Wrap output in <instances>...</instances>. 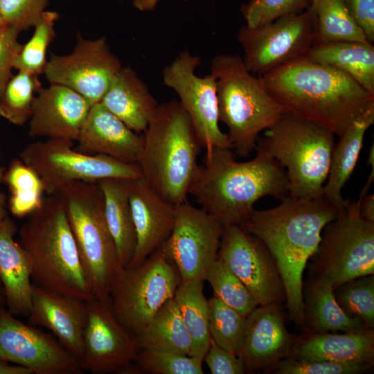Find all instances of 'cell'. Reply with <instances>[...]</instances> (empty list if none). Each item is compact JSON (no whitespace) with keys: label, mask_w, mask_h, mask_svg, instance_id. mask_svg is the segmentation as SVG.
<instances>
[{"label":"cell","mask_w":374,"mask_h":374,"mask_svg":"<svg viewBox=\"0 0 374 374\" xmlns=\"http://www.w3.org/2000/svg\"><path fill=\"white\" fill-rule=\"evenodd\" d=\"M0 374H33V373L26 367L0 361Z\"/></svg>","instance_id":"48"},{"label":"cell","mask_w":374,"mask_h":374,"mask_svg":"<svg viewBox=\"0 0 374 374\" xmlns=\"http://www.w3.org/2000/svg\"><path fill=\"white\" fill-rule=\"evenodd\" d=\"M204 280L181 282L174 296L191 339L190 356L204 361L211 338L208 329V303L204 294Z\"/></svg>","instance_id":"32"},{"label":"cell","mask_w":374,"mask_h":374,"mask_svg":"<svg viewBox=\"0 0 374 374\" xmlns=\"http://www.w3.org/2000/svg\"><path fill=\"white\" fill-rule=\"evenodd\" d=\"M3 181L10 191L9 208L14 216H28L42 204L45 193L43 182L37 172L20 159L10 162Z\"/></svg>","instance_id":"34"},{"label":"cell","mask_w":374,"mask_h":374,"mask_svg":"<svg viewBox=\"0 0 374 374\" xmlns=\"http://www.w3.org/2000/svg\"><path fill=\"white\" fill-rule=\"evenodd\" d=\"M76 141L77 150L81 152L138 164L143 135L132 130L98 103L91 105Z\"/></svg>","instance_id":"23"},{"label":"cell","mask_w":374,"mask_h":374,"mask_svg":"<svg viewBox=\"0 0 374 374\" xmlns=\"http://www.w3.org/2000/svg\"><path fill=\"white\" fill-rule=\"evenodd\" d=\"M158 1L159 0H133V4L134 7L140 11H150L154 9Z\"/></svg>","instance_id":"49"},{"label":"cell","mask_w":374,"mask_h":374,"mask_svg":"<svg viewBox=\"0 0 374 374\" xmlns=\"http://www.w3.org/2000/svg\"><path fill=\"white\" fill-rule=\"evenodd\" d=\"M224 226L201 208L185 201L175 205V220L159 249L177 268L181 282L203 279L217 258Z\"/></svg>","instance_id":"14"},{"label":"cell","mask_w":374,"mask_h":374,"mask_svg":"<svg viewBox=\"0 0 374 374\" xmlns=\"http://www.w3.org/2000/svg\"><path fill=\"white\" fill-rule=\"evenodd\" d=\"M139 350L136 337L114 317L109 299L87 302L83 352L79 360L82 370L95 374L134 371L131 365Z\"/></svg>","instance_id":"17"},{"label":"cell","mask_w":374,"mask_h":374,"mask_svg":"<svg viewBox=\"0 0 374 374\" xmlns=\"http://www.w3.org/2000/svg\"><path fill=\"white\" fill-rule=\"evenodd\" d=\"M312 0H251L241 12L248 27L255 28L310 8Z\"/></svg>","instance_id":"41"},{"label":"cell","mask_w":374,"mask_h":374,"mask_svg":"<svg viewBox=\"0 0 374 374\" xmlns=\"http://www.w3.org/2000/svg\"><path fill=\"white\" fill-rule=\"evenodd\" d=\"M290 356L302 359L373 364V329L344 334L308 333L295 341Z\"/></svg>","instance_id":"26"},{"label":"cell","mask_w":374,"mask_h":374,"mask_svg":"<svg viewBox=\"0 0 374 374\" xmlns=\"http://www.w3.org/2000/svg\"><path fill=\"white\" fill-rule=\"evenodd\" d=\"M200 64L199 56L183 51L163 69V82L179 96L206 152L215 147L232 149L227 134L219 127L215 77L211 73L197 76Z\"/></svg>","instance_id":"13"},{"label":"cell","mask_w":374,"mask_h":374,"mask_svg":"<svg viewBox=\"0 0 374 374\" xmlns=\"http://www.w3.org/2000/svg\"><path fill=\"white\" fill-rule=\"evenodd\" d=\"M132 180L109 178L98 182L104 195L106 221L116 245L119 269L130 265L136 247L129 199Z\"/></svg>","instance_id":"27"},{"label":"cell","mask_w":374,"mask_h":374,"mask_svg":"<svg viewBox=\"0 0 374 374\" xmlns=\"http://www.w3.org/2000/svg\"><path fill=\"white\" fill-rule=\"evenodd\" d=\"M180 283L177 268L158 249L139 265L119 269L109 295L112 311L136 337L174 297Z\"/></svg>","instance_id":"10"},{"label":"cell","mask_w":374,"mask_h":374,"mask_svg":"<svg viewBox=\"0 0 374 374\" xmlns=\"http://www.w3.org/2000/svg\"><path fill=\"white\" fill-rule=\"evenodd\" d=\"M294 342L278 305H258L247 317L244 344L238 357L248 373L270 368L290 355Z\"/></svg>","instance_id":"20"},{"label":"cell","mask_w":374,"mask_h":374,"mask_svg":"<svg viewBox=\"0 0 374 374\" xmlns=\"http://www.w3.org/2000/svg\"><path fill=\"white\" fill-rule=\"evenodd\" d=\"M73 143L47 139L28 144L19 153V159L42 179L47 195H56L62 187L75 181L98 183L109 178L137 179L143 177L137 163L85 154L75 150Z\"/></svg>","instance_id":"11"},{"label":"cell","mask_w":374,"mask_h":374,"mask_svg":"<svg viewBox=\"0 0 374 374\" xmlns=\"http://www.w3.org/2000/svg\"><path fill=\"white\" fill-rule=\"evenodd\" d=\"M16 232V224L9 216L0 219V280L8 311L17 317H28L33 283L27 255L15 240Z\"/></svg>","instance_id":"24"},{"label":"cell","mask_w":374,"mask_h":374,"mask_svg":"<svg viewBox=\"0 0 374 374\" xmlns=\"http://www.w3.org/2000/svg\"><path fill=\"white\" fill-rule=\"evenodd\" d=\"M143 135L138 161L143 178L168 202L186 201L202 147L179 100L159 105Z\"/></svg>","instance_id":"5"},{"label":"cell","mask_w":374,"mask_h":374,"mask_svg":"<svg viewBox=\"0 0 374 374\" xmlns=\"http://www.w3.org/2000/svg\"><path fill=\"white\" fill-rule=\"evenodd\" d=\"M135 337L140 350H165L190 356L191 339L174 297Z\"/></svg>","instance_id":"31"},{"label":"cell","mask_w":374,"mask_h":374,"mask_svg":"<svg viewBox=\"0 0 374 374\" xmlns=\"http://www.w3.org/2000/svg\"><path fill=\"white\" fill-rule=\"evenodd\" d=\"M5 169L0 165V183L3 181ZM7 211L6 210V196L3 193H0V219L6 217Z\"/></svg>","instance_id":"50"},{"label":"cell","mask_w":374,"mask_h":374,"mask_svg":"<svg viewBox=\"0 0 374 374\" xmlns=\"http://www.w3.org/2000/svg\"><path fill=\"white\" fill-rule=\"evenodd\" d=\"M19 32L12 26L0 32V97L12 76L14 60L22 46L17 39Z\"/></svg>","instance_id":"44"},{"label":"cell","mask_w":374,"mask_h":374,"mask_svg":"<svg viewBox=\"0 0 374 374\" xmlns=\"http://www.w3.org/2000/svg\"><path fill=\"white\" fill-rule=\"evenodd\" d=\"M28 317L30 324L51 330L65 349L80 360L87 320L86 301L48 291L33 283Z\"/></svg>","instance_id":"21"},{"label":"cell","mask_w":374,"mask_h":374,"mask_svg":"<svg viewBox=\"0 0 374 374\" xmlns=\"http://www.w3.org/2000/svg\"><path fill=\"white\" fill-rule=\"evenodd\" d=\"M19 238L34 285L86 302L95 299L59 195H48L28 215Z\"/></svg>","instance_id":"4"},{"label":"cell","mask_w":374,"mask_h":374,"mask_svg":"<svg viewBox=\"0 0 374 374\" xmlns=\"http://www.w3.org/2000/svg\"><path fill=\"white\" fill-rule=\"evenodd\" d=\"M258 78L286 112L338 136L354 121L374 111V93L346 73L306 55Z\"/></svg>","instance_id":"1"},{"label":"cell","mask_w":374,"mask_h":374,"mask_svg":"<svg viewBox=\"0 0 374 374\" xmlns=\"http://www.w3.org/2000/svg\"><path fill=\"white\" fill-rule=\"evenodd\" d=\"M237 39L247 69L256 76L306 55L314 42L310 9L278 18L260 26L240 28Z\"/></svg>","instance_id":"12"},{"label":"cell","mask_w":374,"mask_h":374,"mask_svg":"<svg viewBox=\"0 0 374 374\" xmlns=\"http://www.w3.org/2000/svg\"><path fill=\"white\" fill-rule=\"evenodd\" d=\"M314 23V44L343 41L368 42L342 0H316L310 8Z\"/></svg>","instance_id":"33"},{"label":"cell","mask_w":374,"mask_h":374,"mask_svg":"<svg viewBox=\"0 0 374 374\" xmlns=\"http://www.w3.org/2000/svg\"><path fill=\"white\" fill-rule=\"evenodd\" d=\"M6 308L5 292L3 285L0 280V310Z\"/></svg>","instance_id":"51"},{"label":"cell","mask_w":374,"mask_h":374,"mask_svg":"<svg viewBox=\"0 0 374 374\" xmlns=\"http://www.w3.org/2000/svg\"><path fill=\"white\" fill-rule=\"evenodd\" d=\"M38 76L23 71L12 76L0 97V116L18 126L29 121L35 94L42 88Z\"/></svg>","instance_id":"35"},{"label":"cell","mask_w":374,"mask_h":374,"mask_svg":"<svg viewBox=\"0 0 374 374\" xmlns=\"http://www.w3.org/2000/svg\"><path fill=\"white\" fill-rule=\"evenodd\" d=\"M204 280L211 285L214 297L245 317L259 305L243 283L218 257L208 269Z\"/></svg>","instance_id":"37"},{"label":"cell","mask_w":374,"mask_h":374,"mask_svg":"<svg viewBox=\"0 0 374 374\" xmlns=\"http://www.w3.org/2000/svg\"><path fill=\"white\" fill-rule=\"evenodd\" d=\"M58 14L53 11H44L34 25L31 38L21 48L15 58L13 66L39 75L44 73L47 64L46 52L55 37V23Z\"/></svg>","instance_id":"38"},{"label":"cell","mask_w":374,"mask_h":374,"mask_svg":"<svg viewBox=\"0 0 374 374\" xmlns=\"http://www.w3.org/2000/svg\"><path fill=\"white\" fill-rule=\"evenodd\" d=\"M335 299L349 317L359 318L374 328V276L366 275L345 283L334 290Z\"/></svg>","instance_id":"39"},{"label":"cell","mask_w":374,"mask_h":374,"mask_svg":"<svg viewBox=\"0 0 374 374\" xmlns=\"http://www.w3.org/2000/svg\"><path fill=\"white\" fill-rule=\"evenodd\" d=\"M48 0H0V13L9 26L19 31L34 26Z\"/></svg>","instance_id":"43"},{"label":"cell","mask_w":374,"mask_h":374,"mask_svg":"<svg viewBox=\"0 0 374 374\" xmlns=\"http://www.w3.org/2000/svg\"><path fill=\"white\" fill-rule=\"evenodd\" d=\"M100 103L138 134L145 132L159 105L129 66L116 73Z\"/></svg>","instance_id":"25"},{"label":"cell","mask_w":374,"mask_h":374,"mask_svg":"<svg viewBox=\"0 0 374 374\" xmlns=\"http://www.w3.org/2000/svg\"><path fill=\"white\" fill-rule=\"evenodd\" d=\"M216 80L218 119L226 125L232 149L240 157L255 150L261 132L286 113L267 92L260 78L245 67L239 55L214 57L211 72Z\"/></svg>","instance_id":"6"},{"label":"cell","mask_w":374,"mask_h":374,"mask_svg":"<svg viewBox=\"0 0 374 374\" xmlns=\"http://www.w3.org/2000/svg\"><path fill=\"white\" fill-rule=\"evenodd\" d=\"M335 145L330 131L286 112L258 136L255 150L287 169L289 196L309 200L323 197Z\"/></svg>","instance_id":"7"},{"label":"cell","mask_w":374,"mask_h":374,"mask_svg":"<svg viewBox=\"0 0 374 374\" xmlns=\"http://www.w3.org/2000/svg\"><path fill=\"white\" fill-rule=\"evenodd\" d=\"M204 360L212 374H243L245 369L238 356L217 345L212 339Z\"/></svg>","instance_id":"45"},{"label":"cell","mask_w":374,"mask_h":374,"mask_svg":"<svg viewBox=\"0 0 374 374\" xmlns=\"http://www.w3.org/2000/svg\"><path fill=\"white\" fill-rule=\"evenodd\" d=\"M303 301L305 323L315 332H351L368 329L359 318L349 317L342 310L332 285L326 280L312 278L303 289Z\"/></svg>","instance_id":"28"},{"label":"cell","mask_w":374,"mask_h":374,"mask_svg":"<svg viewBox=\"0 0 374 374\" xmlns=\"http://www.w3.org/2000/svg\"><path fill=\"white\" fill-rule=\"evenodd\" d=\"M361 199L360 215L365 220L374 222V195H366Z\"/></svg>","instance_id":"47"},{"label":"cell","mask_w":374,"mask_h":374,"mask_svg":"<svg viewBox=\"0 0 374 374\" xmlns=\"http://www.w3.org/2000/svg\"><path fill=\"white\" fill-rule=\"evenodd\" d=\"M250 161H235L231 148H213L206 153L189 189L201 208L222 225H240L260 198L279 200L289 195L285 169L274 159L255 150Z\"/></svg>","instance_id":"3"},{"label":"cell","mask_w":374,"mask_h":374,"mask_svg":"<svg viewBox=\"0 0 374 374\" xmlns=\"http://www.w3.org/2000/svg\"><path fill=\"white\" fill-rule=\"evenodd\" d=\"M306 56L340 70L374 93V46L369 42L343 41L314 44Z\"/></svg>","instance_id":"30"},{"label":"cell","mask_w":374,"mask_h":374,"mask_svg":"<svg viewBox=\"0 0 374 374\" xmlns=\"http://www.w3.org/2000/svg\"><path fill=\"white\" fill-rule=\"evenodd\" d=\"M348 11L363 30L366 39L374 42V0H342Z\"/></svg>","instance_id":"46"},{"label":"cell","mask_w":374,"mask_h":374,"mask_svg":"<svg viewBox=\"0 0 374 374\" xmlns=\"http://www.w3.org/2000/svg\"><path fill=\"white\" fill-rule=\"evenodd\" d=\"M374 123V111L354 121L340 136L335 145L323 197L340 210L348 201L341 189L350 177L363 145L364 135Z\"/></svg>","instance_id":"29"},{"label":"cell","mask_w":374,"mask_h":374,"mask_svg":"<svg viewBox=\"0 0 374 374\" xmlns=\"http://www.w3.org/2000/svg\"><path fill=\"white\" fill-rule=\"evenodd\" d=\"M8 24L3 19L2 15L0 13V32L6 29L7 27H8Z\"/></svg>","instance_id":"52"},{"label":"cell","mask_w":374,"mask_h":374,"mask_svg":"<svg viewBox=\"0 0 374 374\" xmlns=\"http://www.w3.org/2000/svg\"><path fill=\"white\" fill-rule=\"evenodd\" d=\"M121 67L105 37L86 39L78 35L70 54H51L44 74L50 84L67 87L93 105L100 103Z\"/></svg>","instance_id":"15"},{"label":"cell","mask_w":374,"mask_h":374,"mask_svg":"<svg viewBox=\"0 0 374 374\" xmlns=\"http://www.w3.org/2000/svg\"><path fill=\"white\" fill-rule=\"evenodd\" d=\"M130 204L136 234V266L160 248L170 236L175 220V205L160 197L142 177L133 179Z\"/></svg>","instance_id":"22"},{"label":"cell","mask_w":374,"mask_h":374,"mask_svg":"<svg viewBox=\"0 0 374 374\" xmlns=\"http://www.w3.org/2000/svg\"><path fill=\"white\" fill-rule=\"evenodd\" d=\"M208 329L219 346L239 356L244 344L247 317L215 297L208 300Z\"/></svg>","instance_id":"36"},{"label":"cell","mask_w":374,"mask_h":374,"mask_svg":"<svg viewBox=\"0 0 374 374\" xmlns=\"http://www.w3.org/2000/svg\"><path fill=\"white\" fill-rule=\"evenodd\" d=\"M338 212L323 197L305 200L288 195L275 208L254 210L240 224L272 256L284 285L290 318L298 326L305 324L304 269L320 243L323 228Z\"/></svg>","instance_id":"2"},{"label":"cell","mask_w":374,"mask_h":374,"mask_svg":"<svg viewBox=\"0 0 374 374\" xmlns=\"http://www.w3.org/2000/svg\"><path fill=\"white\" fill-rule=\"evenodd\" d=\"M0 361L21 366L33 374H80L78 359L50 335L0 310Z\"/></svg>","instance_id":"18"},{"label":"cell","mask_w":374,"mask_h":374,"mask_svg":"<svg viewBox=\"0 0 374 374\" xmlns=\"http://www.w3.org/2000/svg\"><path fill=\"white\" fill-rule=\"evenodd\" d=\"M217 257L243 283L259 305L285 301L284 285L266 246L240 225L224 226Z\"/></svg>","instance_id":"16"},{"label":"cell","mask_w":374,"mask_h":374,"mask_svg":"<svg viewBox=\"0 0 374 374\" xmlns=\"http://www.w3.org/2000/svg\"><path fill=\"white\" fill-rule=\"evenodd\" d=\"M315 1H316V0H312V5L314 4V3H315Z\"/></svg>","instance_id":"53"},{"label":"cell","mask_w":374,"mask_h":374,"mask_svg":"<svg viewBox=\"0 0 374 374\" xmlns=\"http://www.w3.org/2000/svg\"><path fill=\"white\" fill-rule=\"evenodd\" d=\"M373 366L368 363H340L289 356L271 367L279 374H357L369 371Z\"/></svg>","instance_id":"42"},{"label":"cell","mask_w":374,"mask_h":374,"mask_svg":"<svg viewBox=\"0 0 374 374\" xmlns=\"http://www.w3.org/2000/svg\"><path fill=\"white\" fill-rule=\"evenodd\" d=\"M141 371L151 374H202L203 362L175 352L142 349L136 360Z\"/></svg>","instance_id":"40"},{"label":"cell","mask_w":374,"mask_h":374,"mask_svg":"<svg viewBox=\"0 0 374 374\" xmlns=\"http://www.w3.org/2000/svg\"><path fill=\"white\" fill-rule=\"evenodd\" d=\"M0 155H1V152H0Z\"/></svg>","instance_id":"54"},{"label":"cell","mask_w":374,"mask_h":374,"mask_svg":"<svg viewBox=\"0 0 374 374\" xmlns=\"http://www.w3.org/2000/svg\"><path fill=\"white\" fill-rule=\"evenodd\" d=\"M361 199L339 210L323 228L310 258L314 278L328 281L335 290L345 283L374 274V222L360 215Z\"/></svg>","instance_id":"9"},{"label":"cell","mask_w":374,"mask_h":374,"mask_svg":"<svg viewBox=\"0 0 374 374\" xmlns=\"http://www.w3.org/2000/svg\"><path fill=\"white\" fill-rule=\"evenodd\" d=\"M91 105L67 87L50 84L42 87L34 100L28 136L76 141Z\"/></svg>","instance_id":"19"},{"label":"cell","mask_w":374,"mask_h":374,"mask_svg":"<svg viewBox=\"0 0 374 374\" xmlns=\"http://www.w3.org/2000/svg\"><path fill=\"white\" fill-rule=\"evenodd\" d=\"M56 195L64 205L95 299L107 300L119 266L106 221L103 192L98 183L75 181Z\"/></svg>","instance_id":"8"}]
</instances>
